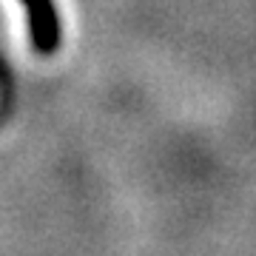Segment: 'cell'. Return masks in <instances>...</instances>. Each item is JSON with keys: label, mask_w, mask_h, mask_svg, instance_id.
Masks as SVG:
<instances>
[{"label": "cell", "mask_w": 256, "mask_h": 256, "mask_svg": "<svg viewBox=\"0 0 256 256\" xmlns=\"http://www.w3.org/2000/svg\"><path fill=\"white\" fill-rule=\"evenodd\" d=\"M26 6L32 43L40 54H52L60 46V23L54 14V0H20Z\"/></svg>", "instance_id": "cell-1"}]
</instances>
